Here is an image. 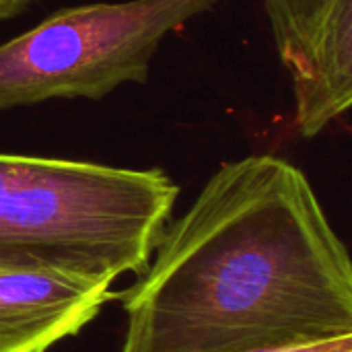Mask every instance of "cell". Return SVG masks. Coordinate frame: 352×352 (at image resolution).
Instances as JSON below:
<instances>
[{
  "mask_svg": "<svg viewBox=\"0 0 352 352\" xmlns=\"http://www.w3.org/2000/svg\"><path fill=\"white\" fill-rule=\"evenodd\" d=\"M111 280L50 268H0V352H45L113 299Z\"/></svg>",
  "mask_w": 352,
  "mask_h": 352,
  "instance_id": "5",
  "label": "cell"
},
{
  "mask_svg": "<svg viewBox=\"0 0 352 352\" xmlns=\"http://www.w3.org/2000/svg\"><path fill=\"white\" fill-rule=\"evenodd\" d=\"M268 352H352V336L336 338V340H326V342H316V344H303V346H291V349H280V351Z\"/></svg>",
  "mask_w": 352,
  "mask_h": 352,
  "instance_id": "6",
  "label": "cell"
},
{
  "mask_svg": "<svg viewBox=\"0 0 352 352\" xmlns=\"http://www.w3.org/2000/svg\"><path fill=\"white\" fill-rule=\"evenodd\" d=\"M293 91V124L316 138L352 103V0H262Z\"/></svg>",
  "mask_w": 352,
  "mask_h": 352,
  "instance_id": "4",
  "label": "cell"
},
{
  "mask_svg": "<svg viewBox=\"0 0 352 352\" xmlns=\"http://www.w3.org/2000/svg\"><path fill=\"white\" fill-rule=\"evenodd\" d=\"M122 352H268L352 336V266L307 175L223 163L120 295Z\"/></svg>",
  "mask_w": 352,
  "mask_h": 352,
  "instance_id": "1",
  "label": "cell"
},
{
  "mask_svg": "<svg viewBox=\"0 0 352 352\" xmlns=\"http://www.w3.org/2000/svg\"><path fill=\"white\" fill-rule=\"evenodd\" d=\"M223 2L120 0L56 10L0 43V111L99 101L122 85H144L163 39Z\"/></svg>",
  "mask_w": 352,
  "mask_h": 352,
  "instance_id": "3",
  "label": "cell"
},
{
  "mask_svg": "<svg viewBox=\"0 0 352 352\" xmlns=\"http://www.w3.org/2000/svg\"><path fill=\"white\" fill-rule=\"evenodd\" d=\"M37 0H0V23L14 19L16 14H21L23 10H27Z\"/></svg>",
  "mask_w": 352,
  "mask_h": 352,
  "instance_id": "7",
  "label": "cell"
},
{
  "mask_svg": "<svg viewBox=\"0 0 352 352\" xmlns=\"http://www.w3.org/2000/svg\"><path fill=\"white\" fill-rule=\"evenodd\" d=\"M177 194L163 169L0 153V268L140 274Z\"/></svg>",
  "mask_w": 352,
  "mask_h": 352,
  "instance_id": "2",
  "label": "cell"
}]
</instances>
